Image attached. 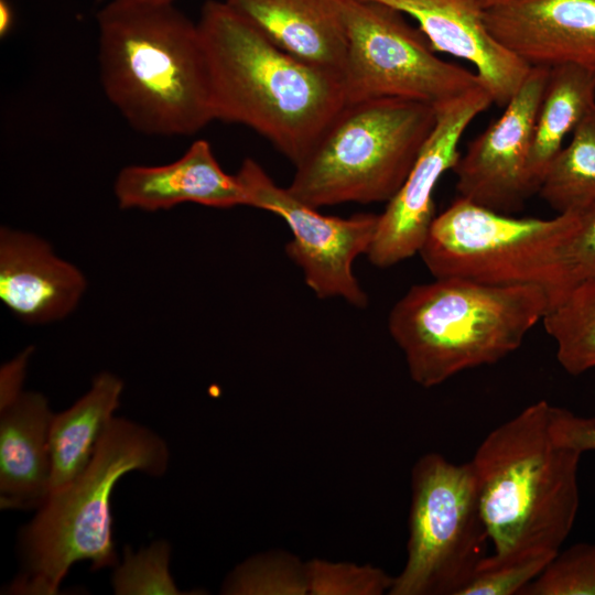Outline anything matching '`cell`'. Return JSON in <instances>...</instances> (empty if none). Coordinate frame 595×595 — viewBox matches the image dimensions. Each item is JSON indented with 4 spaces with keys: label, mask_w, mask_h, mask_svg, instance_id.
Segmentation results:
<instances>
[{
    "label": "cell",
    "mask_w": 595,
    "mask_h": 595,
    "mask_svg": "<svg viewBox=\"0 0 595 595\" xmlns=\"http://www.w3.org/2000/svg\"><path fill=\"white\" fill-rule=\"evenodd\" d=\"M214 120L246 126L295 166L346 105L342 79L277 46L227 1L197 22Z\"/></svg>",
    "instance_id": "6da1fadb"
},
{
    "label": "cell",
    "mask_w": 595,
    "mask_h": 595,
    "mask_svg": "<svg viewBox=\"0 0 595 595\" xmlns=\"http://www.w3.org/2000/svg\"><path fill=\"white\" fill-rule=\"evenodd\" d=\"M582 452L556 423V405L537 401L490 431L472 463L494 561L556 555L580 507Z\"/></svg>",
    "instance_id": "7a4b0ae2"
},
{
    "label": "cell",
    "mask_w": 595,
    "mask_h": 595,
    "mask_svg": "<svg viewBox=\"0 0 595 595\" xmlns=\"http://www.w3.org/2000/svg\"><path fill=\"white\" fill-rule=\"evenodd\" d=\"M105 96L148 136H191L214 120L197 26L173 4L110 0L97 13Z\"/></svg>",
    "instance_id": "3957f363"
},
{
    "label": "cell",
    "mask_w": 595,
    "mask_h": 595,
    "mask_svg": "<svg viewBox=\"0 0 595 595\" xmlns=\"http://www.w3.org/2000/svg\"><path fill=\"white\" fill-rule=\"evenodd\" d=\"M549 310V296L538 285L434 278L397 301L388 328L411 379L432 388L513 353Z\"/></svg>",
    "instance_id": "277c9868"
},
{
    "label": "cell",
    "mask_w": 595,
    "mask_h": 595,
    "mask_svg": "<svg viewBox=\"0 0 595 595\" xmlns=\"http://www.w3.org/2000/svg\"><path fill=\"white\" fill-rule=\"evenodd\" d=\"M165 442L148 428L113 418L87 468L52 490L19 537L22 573L11 589L56 594L71 566L89 561L93 570L117 563L112 539L111 495L127 473L164 474Z\"/></svg>",
    "instance_id": "5b68a950"
},
{
    "label": "cell",
    "mask_w": 595,
    "mask_h": 595,
    "mask_svg": "<svg viewBox=\"0 0 595 595\" xmlns=\"http://www.w3.org/2000/svg\"><path fill=\"white\" fill-rule=\"evenodd\" d=\"M436 122L428 104L378 98L346 104L295 166L289 192L320 208L388 203Z\"/></svg>",
    "instance_id": "8992f818"
},
{
    "label": "cell",
    "mask_w": 595,
    "mask_h": 595,
    "mask_svg": "<svg viewBox=\"0 0 595 595\" xmlns=\"http://www.w3.org/2000/svg\"><path fill=\"white\" fill-rule=\"evenodd\" d=\"M578 212L517 218L457 197L435 216L419 255L434 278L541 286L551 310L569 294L564 247Z\"/></svg>",
    "instance_id": "52a82bcc"
},
{
    "label": "cell",
    "mask_w": 595,
    "mask_h": 595,
    "mask_svg": "<svg viewBox=\"0 0 595 595\" xmlns=\"http://www.w3.org/2000/svg\"><path fill=\"white\" fill-rule=\"evenodd\" d=\"M488 541L472 463L423 455L411 473L408 558L389 594L459 595Z\"/></svg>",
    "instance_id": "ba28073f"
},
{
    "label": "cell",
    "mask_w": 595,
    "mask_h": 595,
    "mask_svg": "<svg viewBox=\"0 0 595 595\" xmlns=\"http://www.w3.org/2000/svg\"><path fill=\"white\" fill-rule=\"evenodd\" d=\"M402 14L377 1L346 0V104L402 98L435 108L484 86L476 73L440 58Z\"/></svg>",
    "instance_id": "9c48e42d"
},
{
    "label": "cell",
    "mask_w": 595,
    "mask_h": 595,
    "mask_svg": "<svg viewBox=\"0 0 595 595\" xmlns=\"http://www.w3.org/2000/svg\"><path fill=\"white\" fill-rule=\"evenodd\" d=\"M236 176L246 196V206L280 216L290 227L288 257L303 272L306 285L318 299L340 298L355 307L368 305V295L354 274L357 257L367 255L379 215L350 217L323 215L279 186L253 159L242 161Z\"/></svg>",
    "instance_id": "30bf717a"
},
{
    "label": "cell",
    "mask_w": 595,
    "mask_h": 595,
    "mask_svg": "<svg viewBox=\"0 0 595 595\" xmlns=\"http://www.w3.org/2000/svg\"><path fill=\"white\" fill-rule=\"evenodd\" d=\"M491 104L490 94L480 86L435 107L436 122L432 132L405 181L379 214L367 253L374 266L388 268L419 253L435 218V186L458 161V144L467 127Z\"/></svg>",
    "instance_id": "8fae6325"
},
{
    "label": "cell",
    "mask_w": 595,
    "mask_h": 595,
    "mask_svg": "<svg viewBox=\"0 0 595 595\" xmlns=\"http://www.w3.org/2000/svg\"><path fill=\"white\" fill-rule=\"evenodd\" d=\"M549 72L532 66L502 115L459 155L452 170L458 197L509 215L537 193L529 154Z\"/></svg>",
    "instance_id": "7c38bea8"
},
{
    "label": "cell",
    "mask_w": 595,
    "mask_h": 595,
    "mask_svg": "<svg viewBox=\"0 0 595 595\" xmlns=\"http://www.w3.org/2000/svg\"><path fill=\"white\" fill-rule=\"evenodd\" d=\"M483 14L496 40L530 67L595 69V0H505Z\"/></svg>",
    "instance_id": "4fadbf2b"
},
{
    "label": "cell",
    "mask_w": 595,
    "mask_h": 595,
    "mask_svg": "<svg viewBox=\"0 0 595 595\" xmlns=\"http://www.w3.org/2000/svg\"><path fill=\"white\" fill-rule=\"evenodd\" d=\"M414 19L434 52L470 63L494 104L505 107L522 85L530 66L500 44L488 30L475 0H369Z\"/></svg>",
    "instance_id": "5bb4252c"
},
{
    "label": "cell",
    "mask_w": 595,
    "mask_h": 595,
    "mask_svg": "<svg viewBox=\"0 0 595 595\" xmlns=\"http://www.w3.org/2000/svg\"><path fill=\"white\" fill-rule=\"evenodd\" d=\"M86 290L83 272L55 255L44 239L0 229V300L29 324L66 317Z\"/></svg>",
    "instance_id": "9a60e30c"
},
{
    "label": "cell",
    "mask_w": 595,
    "mask_h": 595,
    "mask_svg": "<svg viewBox=\"0 0 595 595\" xmlns=\"http://www.w3.org/2000/svg\"><path fill=\"white\" fill-rule=\"evenodd\" d=\"M121 209L158 212L183 203L214 208L246 206L236 176L226 173L208 141H194L177 160L163 165H128L113 185Z\"/></svg>",
    "instance_id": "2e32d148"
},
{
    "label": "cell",
    "mask_w": 595,
    "mask_h": 595,
    "mask_svg": "<svg viewBox=\"0 0 595 595\" xmlns=\"http://www.w3.org/2000/svg\"><path fill=\"white\" fill-rule=\"evenodd\" d=\"M292 56L342 79L346 0H225Z\"/></svg>",
    "instance_id": "e0dca14e"
},
{
    "label": "cell",
    "mask_w": 595,
    "mask_h": 595,
    "mask_svg": "<svg viewBox=\"0 0 595 595\" xmlns=\"http://www.w3.org/2000/svg\"><path fill=\"white\" fill-rule=\"evenodd\" d=\"M0 412L1 508L39 509L51 493L54 413L39 392H22Z\"/></svg>",
    "instance_id": "ac0fdd59"
},
{
    "label": "cell",
    "mask_w": 595,
    "mask_h": 595,
    "mask_svg": "<svg viewBox=\"0 0 595 595\" xmlns=\"http://www.w3.org/2000/svg\"><path fill=\"white\" fill-rule=\"evenodd\" d=\"M122 389L123 383L117 376L100 372L80 399L53 415L48 435L51 491L66 486L87 468L115 418Z\"/></svg>",
    "instance_id": "d6986e66"
},
{
    "label": "cell",
    "mask_w": 595,
    "mask_h": 595,
    "mask_svg": "<svg viewBox=\"0 0 595 595\" xmlns=\"http://www.w3.org/2000/svg\"><path fill=\"white\" fill-rule=\"evenodd\" d=\"M594 105V68L575 64L550 67L529 154V174L537 193L565 137Z\"/></svg>",
    "instance_id": "ffe728a7"
},
{
    "label": "cell",
    "mask_w": 595,
    "mask_h": 595,
    "mask_svg": "<svg viewBox=\"0 0 595 595\" xmlns=\"http://www.w3.org/2000/svg\"><path fill=\"white\" fill-rule=\"evenodd\" d=\"M549 165L538 193L558 214L595 203V105Z\"/></svg>",
    "instance_id": "44dd1931"
},
{
    "label": "cell",
    "mask_w": 595,
    "mask_h": 595,
    "mask_svg": "<svg viewBox=\"0 0 595 595\" xmlns=\"http://www.w3.org/2000/svg\"><path fill=\"white\" fill-rule=\"evenodd\" d=\"M556 344V358L570 375L595 368V278L577 285L542 320Z\"/></svg>",
    "instance_id": "7402d4cb"
},
{
    "label": "cell",
    "mask_w": 595,
    "mask_h": 595,
    "mask_svg": "<svg viewBox=\"0 0 595 595\" xmlns=\"http://www.w3.org/2000/svg\"><path fill=\"white\" fill-rule=\"evenodd\" d=\"M171 547L164 541H155L150 547L134 553L126 547L123 561L112 576V587L119 595L183 594L170 573Z\"/></svg>",
    "instance_id": "603a6c76"
},
{
    "label": "cell",
    "mask_w": 595,
    "mask_h": 595,
    "mask_svg": "<svg viewBox=\"0 0 595 595\" xmlns=\"http://www.w3.org/2000/svg\"><path fill=\"white\" fill-rule=\"evenodd\" d=\"M520 595H595V543L561 549Z\"/></svg>",
    "instance_id": "cb8c5ba5"
},
{
    "label": "cell",
    "mask_w": 595,
    "mask_h": 595,
    "mask_svg": "<svg viewBox=\"0 0 595 595\" xmlns=\"http://www.w3.org/2000/svg\"><path fill=\"white\" fill-rule=\"evenodd\" d=\"M554 556L533 554L494 561L487 555L459 595H520Z\"/></svg>",
    "instance_id": "d4e9b609"
},
{
    "label": "cell",
    "mask_w": 595,
    "mask_h": 595,
    "mask_svg": "<svg viewBox=\"0 0 595 595\" xmlns=\"http://www.w3.org/2000/svg\"><path fill=\"white\" fill-rule=\"evenodd\" d=\"M393 578L370 566L313 561L306 565L307 592L312 594H368L388 591Z\"/></svg>",
    "instance_id": "484cf974"
},
{
    "label": "cell",
    "mask_w": 595,
    "mask_h": 595,
    "mask_svg": "<svg viewBox=\"0 0 595 595\" xmlns=\"http://www.w3.org/2000/svg\"><path fill=\"white\" fill-rule=\"evenodd\" d=\"M226 594L307 593L306 567L301 575L294 564L251 559L238 566L227 581Z\"/></svg>",
    "instance_id": "4316f807"
},
{
    "label": "cell",
    "mask_w": 595,
    "mask_h": 595,
    "mask_svg": "<svg viewBox=\"0 0 595 595\" xmlns=\"http://www.w3.org/2000/svg\"><path fill=\"white\" fill-rule=\"evenodd\" d=\"M564 268L569 294L595 278V203L578 212L577 223L564 247Z\"/></svg>",
    "instance_id": "83f0119b"
},
{
    "label": "cell",
    "mask_w": 595,
    "mask_h": 595,
    "mask_svg": "<svg viewBox=\"0 0 595 595\" xmlns=\"http://www.w3.org/2000/svg\"><path fill=\"white\" fill-rule=\"evenodd\" d=\"M556 423L564 440L580 452L595 451V418L576 415L556 407Z\"/></svg>",
    "instance_id": "f1b7e54d"
},
{
    "label": "cell",
    "mask_w": 595,
    "mask_h": 595,
    "mask_svg": "<svg viewBox=\"0 0 595 595\" xmlns=\"http://www.w3.org/2000/svg\"><path fill=\"white\" fill-rule=\"evenodd\" d=\"M32 347L4 364L0 371V410L11 404L23 391L22 385Z\"/></svg>",
    "instance_id": "f546056e"
},
{
    "label": "cell",
    "mask_w": 595,
    "mask_h": 595,
    "mask_svg": "<svg viewBox=\"0 0 595 595\" xmlns=\"http://www.w3.org/2000/svg\"><path fill=\"white\" fill-rule=\"evenodd\" d=\"M14 22L13 9L8 0H0V35L6 36Z\"/></svg>",
    "instance_id": "4dcf8cb0"
},
{
    "label": "cell",
    "mask_w": 595,
    "mask_h": 595,
    "mask_svg": "<svg viewBox=\"0 0 595 595\" xmlns=\"http://www.w3.org/2000/svg\"><path fill=\"white\" fill-rule=\"evenodd\" d=\"M121 1L150 3V4H173L176 0H121Z\"/></svg>",
    "instance_id": "1f68e13d"
},
{
    "label": "cell",
    "mask_w": 595,
    "mask_h": 595,
    "mask_svg": "<svg viewBox=\"0 0 595 595\" xmlns=\"http://www.w3.org/2000/svg\"><path fill=\"white\" fill-rule=\"evenodd\" d=\"M475 1L479 4V7H482L483 9H486L488 7L500 3L505 0H475Z\"/></svg>",
    "instance_id": "d6a6232c"
},
{
    "label": "cell",
    "mask_w": 595,
    "mask_h": 595,
    "mask_svg": "<svg viewBox=\"0 0 595 595\" xmlns=\"http://www.w3.org/2000/svg\"><path fill=\"white\" fill-rule=\"evenodd\" d=\"M98 1H100V0H98Z\"/></svg>",
    "instance_id": "836d02e7"
}]
</instances>
